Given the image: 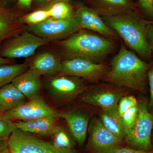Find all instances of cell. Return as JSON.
<instances>
[{"mask_svg": "<svg viewBox=\"0 0 153 153\" xmlns=\"http://www.w3.org/2000/svg\"><path fill=\"white\" fill-rule=\"evenodd\" d=\"M151 66L122 44L111 60L109 71L104 78L120 87L144 92Z\"/></svg>", "mask_w": 153, "mask_h": 153, "instance_id": "obj_1", "label": "cell"}, {"mask_svg": "<svg viewBox=\"0 0 153 153\" xmlns=\"http://www.w3.org/2000/svg\"><path fill=\"white\" fill-rule=\"evenodd\" d=\"M102 19L122 38L128 47L145 59H151L152 51L146 37L147 28L150 22L143 19L134 10Z\"/></svg>", "mask_w": 153, "mask_h": 153, "instance_id": "obj_2", "label": "cell"}, {"mask_svg": "<svg viewBox=\"0 0 153 153\" xmlns=\"http://www.w3.org/2000/svg\"><path fill=\"white\" fill-rule=\"evenodd\" d=\"M63 55L69 58H84L95 62L102 60L114 48L112 40L79 31L58 44Z\"/></svg>", "mask_w": 153, "mask_h": 153, "instance_id": "obj_3", "label": "cell"}, {"mask_svg": "<svg viewBox=\"0 0 153 153\" xmlns=\"http://www.w3.org/2000/svg\"><path fill=\"white\" fill-rule=\"evenodd\" d=\"M49 42L29 31H24L4 42L0 49V56L12 60L31 57L38 48Z\"/></svg>", "mask_w": 153, "mask_h": 153, "instance_id": "obj_4", "label": "cell"}, {"mask_svg": "<svg viewBox=\"0 0 153 153\" xmlns=\"http://www.w3.org/2000/svg\"><path fill=\"white\" fill-rule=\"evenodd\" d=\"M27 27L30 33L49 41L68 37L82 29L75 16L67 19L50 18L40 24Z\"/></svg>", "mask_w": 153, "mask_h": 153, "instance_id": "obj_5", "label": "cell"}, {"mask_svg": "<svg viewBox=\"0 0 153 153\" xmlns=\"http://www.w3.org/2000/svg\"><path fill=\"white\" fill-rule=\"evenodd\" d=\"M148 103L139 104L138 113L131 131L125 137L129 144L140 150L147 151L152 148L151 134L153 126V114L148 109Z\"/></svg>", "mask_w": 153, "mask_h": 153, "instance_id": "obj_6", "label": "cell"}, {"mask_svg": "<svg viewBox=\"0 0 153 153\" xmlns=\"http://www.w3.org/2000/svg\"><path fill=\"white\" fill-rule=\"evenodd\" d=\"M46 86L52 98L60 102L75 98L85 88L84 83L79 77L64 74L51 76L46 81Z\"/></svg>", "mask_w": 153, "mask_h": 153, "instance_id": "obj_7", "label": "cell"}, {"mask_svg": "<svg viewBox=\"0 0 153 153\" xmlns=\"http://www.w3.org/2000/svg\"><path fill=\"white\" fill-rule=\"evenodd\" d=\"M60 113L49 106L38 95L29 100L16 109L0 113V117L11 121H30L50 116L60 117Z\"/></svg>", "mask_w": 153, "mask_h": 153, "instance_id": "obj_8", "label": "cell"}, {"mask_svg": "<svg viewBox=\"0 0 153 153\" xmlns=\"http://www.w3.org/2000/svg\"><path fill=\"white\" fill-rule=\"evenodd\" d=\"M109 69L105 64L95 63L84 58L75 57L66 59L62 61L60 72L66 75L96 81L104 78Z\"/></svg>", "mask_w": 153, "mask_h": 153, "instance_id": "obj_9", "label": "cell"}, {"mask_svg": "<svg viewBox=\"0 0 153 153\" xmlns=\"http://www.w3.org/2000/svg\"><path fill=\"white\" fill-rule=\"evenodd\" d=\"M11 153H57L52 143L16 128L7 140Z\"/></svg>", "mask_w": 153, "mask_h": 153, "instance_id": "obj_10", "label": "cell"}, {"mask_svg": "<svg viewBox=\"0 0 153 153\" xmlns=\"http://www.w3.org/2000/svg\"><path fill=\"white\" fill-rule=\"evenodd\" d=\"M81 28L92 30L108 39H116L118 35L105 24L102 18L89 7L79 6L75 13Z\"/></svg>", "mask_w": 153, "mask_h": 153, "instance_id": "obj_11", "label": "cell"}, {"mask_svg": "<svg viewBox=\"0 0 153 153\" xmlns=\"http://www.w3.org/2000/svg\"><path fill=\"white\" fill-rule=\"evenodd\" d=\"M123 140L95 120L90 128V144L96 151L102 150L119 145Z\"/></svg>", "mask_w": 153, "mask_h": 153, "instance_id": "obj_12", "label": "cell"}, {"mask_svg": "<svg viewBox=\"0 0 153 153\" xmlns=\"http://www.w3.org/2000/svg\"><path fill=\"white\" fill-rule=\"evenodd\" d=\"M123 95L120 91L106 88L85 94L81 99L85 103L100 107L103 110L117 106Z\"/></svg>", "mask_w": 153, "mask_h": 153, "instance_id": "obj_13", "label": "cell"}, {"mask_svg": "<svg viewBox=\"0 0 153 153\" xmlns=\"http://www.w3.org/2000/svg\"><path fill=\"white\" fill-rule=\"evenodd\" d=\"M25 27L13 9L0 7V44L23 32Z\"/></svg>", "mask_w": 153, "mask_h": 153, "instance_id": "obj_14", "label": "cell"}, {"mask_svg": "<svg viewBox=\"0 0 153 153\" xmlns=\"http://www.w3.org/2000/svg\"><path fill=\"white\" fill-rule=\"evenodd\" d=\"M62 61L54 53L48 51L39 53L33 58L29 68L38 74L54 76L60 72Z\"/></svg>", "mask_w": 153, "mask_h": 153, "instance_id": "obj_15", "label": "cell"}, {"mask_svg": "<svg viewBox=\"0 0 153 153\" xmlns=\"http://www.w3.org/2000/svg\"><path fill=\"white\" fill-rule=\"evenodd\" d=\"M91 8L102 17L114 16L134 8L131 0H91Z\"/></svg>", "mask_w": 153, "mask_h": 153, "instance_id": "obj_16", "label": "cell"}, {"mask_svg": "<svg viewBox=\"0 0 153 153\" xmlns=\"http://www.w3.org/2000/svg\"><path fill=\"white\" fill-rule=\"evenodd\" d=\"M60 117L66 121L72 135L79 146L85 142L88 125L87 115L80 111L60 112Z\"/></svg>", "mask_w": 153, "mask_h": 153, "instance_id": "obj_17", "label": "cell"}, {"mask_svg": "<svg viewBox=\"0 0 153 153\" xmlns=\"http://www.w3.org/2000/svg\"><path fill=\"white\" fill-rule=\"evenodd\" d=\"M40 75L30 68L16 76L11 83L29 100L39 95L41 87Z\"/></svg>", "mask_w": 153, "mask_h": 153, "instance_id": "obj_18", "label": "cell"}, {"mask_svg": "<svg viewBox=\"0 0 153 153\" xmlns=\"http://www.w3.org/2000/svg\"><path fill=\"white\" fill-rule=\"evenodd\" d=\"M58 118L54 116L39 118L30 121L18 120L15 123L17 128L29 133L40 135L52 136Z\"/></svg>", "mask_w": 153, "mask_h": 153, "instance_id": "obj_19", "label": "cell"}, {"mask_svg": "<svg viewBox=\"0 0 153 153\" xmlns=\"http://www.w3.org/2000/svg\"><path fill=\"white\" fill-rule=\"evenodd\" d=\"M26 97L12 83L0 88V113L16 109L26 102Z\"/></svg>", "mask_w": 153, "mask_h": 153, "instance_id": "obj_20", "label": "cell"}, {"mask_svg": "<svg viewBox=\"0 0 153 153\" xmlns=\"http://www.w3.org/2000/svg\"><path fill=\"white\" fill-rule=\"evenodd\" d=\"M100 120L109 131L123 140L125 138L124 128L117 106L102 110Z\"/></svg>", "mask_w": 153, "mask_h": 153, "instance_id": "obj_21", "label": "cell"}, {"mask_svg": "<svg viewBox=\"0 0 153 153\" xmlns=\"http://www.w3.org/2000/svg\"><path fill=\"white\" fill-rule=\"evenodd\" d=\"M27 63L0 65V88L11 83L15 77L29 69Z\"/></svg>", "mask_w": 153, "mask_h": 153, "instance_id": "obj_22", "label": "cell"}, {"mask_svg": "<svg viewBox=\"0 0 153 153\" xmlns=\"http://www.w3.org/2000/svg\"><path fill=\"white\" fill-rule=\"evenodd\" d=\"M52 136L51 143L57 153H77L73 149L69 137L61 126H56Z\"/></svg>", "mask_w": 153, "mask_h": 153, "instance_id": "obj_23", "label": "cell"}, {"mask_svg": "<svg viewBox=\"0 0 153 153\" xmlns=\"http://www.w3.org/2000/svg\"><path fill=\"white\" fill-rule=\"evenodd\" d=\"M50 18L57 19H67L73 18L75 13L69 1L59 0L47 7Z\"/></svg>", "mask_w": 153, "mask_h": 153, "instance_id": "obj_24", "label": "cell"}, {"mask_svg": "<svg viewBox=\"0 0 153 153\" xmlns=\"http://www.w3.org/2000/svg\"><path fill=\"white\" fill-rule=\"evenodd\" d=\"M50 18L49 12L47 8L34 11L20 17L21 22L24 25H37Z\"/></svg>", "mask_w": 153, "mask_h": 153, "instance_id": "obj_25", "label": "cell"}, {"mask_svg": "<svg viewBox=\"0 0 153 153\" xmlns=\"http://www.w3.org/2000/svg\"><path fill=\"white\" fill-rule=\"evenodd\" d=\"M138 110L139 104L132 107L121 117L125 132V136L131 131L134 125L138 113Z\"/></svg>", "mask_w": 153, "mask_h": 153, "instance_id": "obj_26", "label": "cell"}, {"mask_svg": "<svg viewBox=\"0 0 153 153\" xmlns=\"http://www.w3.org/2000/svg\"><path fill=\"white\" fill-rule=\"evenodd\" d=\"M16 128V124L13 121L0 117V140H7Z\"/></svg>", "mask_w": 153, "mask_h": 153, "instance_id": "obj_27", "label": "cell"}, {"mask_svg": "<svg viewBox=\"0 0 153 153\" xmlns=\"http://www.w3.org/2000/svg\"><path fill=\"white\" fill-rule=\"evenodd\" d=\"M137 100L133 96L123 97L117 105V110L121 117L132 107L137 105Z\"/></svg>", "mask_w": 153, "mask_h": 153, "instance_id": "obj_28", "label": "cell"}, {"mask_svg": "<svg viewBox=\"0 0 153 153\" xmlns=\"http://www.w3.org/2000/svg\"><path fill=\"white\" fill-rule=\"evenodd\" d=\"M95 153H152L147 151L133 149L131 148L124 147L119 145L115 146L112 147L99 151H97Z\"/></svg>", "mask_w": 153, "mask_h": 153, "instance_id": "obj_29", "label": "cell"}, {"mask_svg": "<svg viewBox=\"0 0 153 153\" xmlns=\"http://www.w3.org/2000/svg\"><path fill=\"white\" fill-rule=\"evenodd\" d=\"M138 5L147 17L153 19V0H139Z\"/></svg>", "mask_w": 153, "mask_h": 153, "instance_id": "obj_30", "label": "cell"}, {"mask_svg": "<svg viewBox=\"0 0 153 153\" xmlns=\"http://www.w3.org/2000/svg\"><path fill=\"white\" fill-rule=\"evenodd\" d=\"M148 79L150 88V98L148 103V109L153 114V64L148 71Z\"/></svg>", "mask_w": 153, "mask_h": 153, "instance_id": "obj_31", "label": "cell"}, {"mask_svg": "<svg viewBox=\"0 0 153 153\" xmlns=\"http://www.w3.org/2000/svg\"><path fill=\"white\" fill-rule=\"evenodd\" d=\"M146 37L148 43L152 51L153 64V24L151 22L148 25L147 28Z\"/></svg>", "mask_w": 153, "mask_h": 153, "instance_id": "obj_32", "label": "cell"}, {"mask_svg": "<svg viewBox=\"0 0 153 153\" xmlns=\"http://www.w3.org/2000/svg\"><path fill=\"white\" fill-rule=\"evenodd\" d=\"M18 0H0V7L7 9H13L16 5Z\"/></svg>", "mask_w": 153, "mask_h": 153, "instance_id": "obj_33", "label": "cell"}, {"mask_svg": "<svg viewBox=\"0 0 153 153\" xmlns=\"http://www.w3.org/2000/svg\"><path fill=\"white\" fill-rule=\"evenodd\" d=\"M33 0H18L16 5L20 8L29 9L32 5Z\"/></svg>", "mask_w": 153, "mask_h": 153, "instance_id": "obj_34", "label": "cell"}, {"mask_svg": "<svg viewBox=\"0 0 153 153\" xmlns=\"http://www.w3.org/2000/svg\"><path fill=\"white\" fill-rule=\"evenodd\" d=\"M0 153H11L7 140H0Z\"/></svg>", "mask_w": 153, "mask_h": 153, "instance_id": "obj_35", "label": "cell"}, {"mask_svg": "<svg viewBox=\"0 0 153 153\" xmlns=\"http://www.w3.org/2000/svg\"><path fill=\"white\" fill-rule=\"evenodd\" d=\"M57 1H59V0H33V3H34L36 6H41L47 4H49L51 2L54 1V2Z\"/></svg>", "mask_w": 153, "mask_h": 153, "instance_id": "obj_36", "label": "cell"}, {"mask_svg": "<svg viewBox=\"0 0 153 153\" xmlns=\"http://www.w3.org/2000/svg\"><path fill=\"white\" fill-rule=\"evenodd\" d=\"M13 60L4 58L0 56V65H4V64H10L14 63Z\"/></svg>", "mask_w": 153, "mask_h": 153, "instance_id": "obj_37", "label": "cell"}]
</instances>
